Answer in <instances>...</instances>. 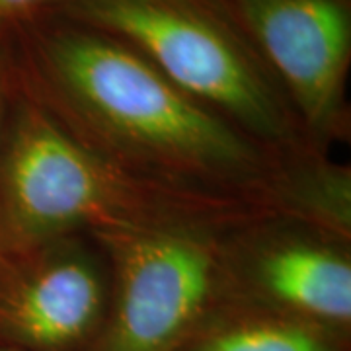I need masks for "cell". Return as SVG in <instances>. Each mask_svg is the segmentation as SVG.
Wrapping results in <instances>:
<instances>
[{
	"label": "cell",
	"instance_id": "obj_1",
	"mask_svg": "<svg viewBox=\"0 0 351 351\" xmlns=\"http://www.w3.org/2000/svg\"><path fill=\"white\" fill-rule=\"evenodd\" d=\"M36 55L57 104L131 162L199 180H239L260 166L237 125L117 39L63 25L43 32Z\"/></svg>",
	"mask_w": 351,
	"mask_h": 351
},
{
	"label": "cell",
	"instance_id": "obj_2",
	"mask_svg": "<svg viewBox=\"0 0 351 351\" xmlns=\"http://www.w3.org/2000/svg\"><path fill=\"white\" fill-rule=\"evenodd\" d=\"M63 8L76 25L137 51L232 125L269 141L289 135L274 75L219 0H63Z\"/></svg>",
	"mask_w": 351,
	"mask_h": 351
},
{
	"label": "cell",
	"instance_id": "obj_3",
	"mask_svg": "<svg viewBox=\"0 0 351 351\" xmlns=\"http://www.w3.org/2000/svg\"><path fill=\"white\" fill-rule=\"evenodd\" d=\"M205 201L170 197L80 143L49 113L29 110L4 166V211L16 242L45 244L82 226L113 228L178 225ZM213 207V205H207Z\"/></svg>",
	"mask_w": 351,
	"mask_h": 351
},
{
	"label": "cell",
	"instance_id": "obj_4",
	"mask_svg": "<svg viewBox=\"0 0 351 351\" xmlns=\"http://www.w3.org/2000/svg\"><path fill=\"white\" fill-rule=\"evenodd\" d=\"M115 258V302L98 351H178L211 299L213 246L184 225L98 232Z\"/></svg>",
	"mask_w": 351,
	"mask_h": 351
},
{
	"label": "cell",
	"instance_id": "obj_5",
	"mask_svg": "<svg viewBox=\"0 0 351 351\" xmlns=\"http://www.w3.org/2000/svg\"><path fill=\"white\" fill-rule=\"evenodd\" d=\"M234 16L306 123L330 129L350 69V0H234Z\"/></svg>",
	"mask_w": 351,
	"mask_h": 351
},
{
	"label": "cell",
	"instance_id": "obj_6",
	"mask_svg": "<svg viewBox=\"0 0 351 351\" xmlns=\"http://www.w3.org/2000/svg\"><path fill=\"white\" fill-rule=\"evenodd\" d=\"M104 306V279L94 262L76 250H55L6 289L0 322L27 348L64 351L94 332Z\"/></svg>",
	"mask_w": 351,
	"mask_h": 351
},
{
	"label": "cell",
	"instance_id": "obj_7",
	"mask_svg": "<svg viewBox=\"0 0 351 351\" xmlns=\"http://www.w3.org/2000/svg\"><path fill=\"white\" fill-rule=\"evenodd\" d=\"M252 281L291 318L322 328L351 320L350 258L328 242L287 239L263 246Z\"/></svg>",
	"mask_w": 351,
	"mask_h": 351
},
{
	"label": "cell",
	"instance_id": "obj_8",
	"mask_svg": "<svg viewBox=\"0 0 351 351\" xmlns=\"http://www.w3.org/2000/svg\"><path fill=\"white\" fill-rule=\"evenodd\" d=\"M189 351H338V348L328 328L277 316L217 326L193 339Z\"/></svg>",
	"mask_w": 351,
	"mask_h": 351
},
{
	"label": "cell",
	"instance_id": "obj_9",
	"mask_svg": "<svg viewBox=\"0 0 351 351\" xmlns=\"http://www.w3.org/2000/svg\"><path fill=\"white\" fill-rule=\"evenodd\" d=\"M281 205L297 217L318 225L339 239L351 228V184L348 170L313 166L289 178L279 189Z\"/></svg>",
	"mask_w": 351,
	"mask_h": 351
},
{
	"label": "cell",
	"instance_id": "obj_10",
	"mask_svg": "<svg viewBox=\"0 0 351 351\" xmlns=\"http://www.w3.org/2000/svg\"><path fill=\"white\" fill-rule=\"evenodd\" d=\"M49 0H0V24L38 10Z\"/></svg>",
	"mask_w": 351,
	"mask_h": 351
}]
</instances>
